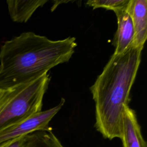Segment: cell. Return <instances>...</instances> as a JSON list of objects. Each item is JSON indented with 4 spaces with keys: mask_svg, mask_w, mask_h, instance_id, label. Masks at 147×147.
<instances>
[{
    "mask_svg": "<svg viewBox=\"0 0 147 147\" xmlns=\"http://www.w3.org/2000/svg\"><path fill=\"white\" fill-rule=\"evenodd\" d=\"M76 46L74 37L51 40L31 32L5 41L0 49V88L16 87L48 74L68 62Z\"/></svg>",
    "mask_w": 147,
    "mask_h": 147,
    "instance_id": "obj_1",
    "label": "cell"
},
{
    "mask_svg": "<svg viewBox=\"0 0 147 147\" xmlns=\"http://www.w3.org/2000/svg\"><path fill=\"white\" fill-rule=\"evenodd\" d=\"M142 49L130 47L113 54L90 91L95 102V127L103 137L121 139L125 108L141 63Z\"/></svg>",
    "mask_w": 147,
    "mask_h": 147,
    "instance_id": "obj_2",
    "label": "cell"
},
{
    "mask_svg": "<svg viewBox=\"0 0 147 147\" xmlns=\"http://www.w3.org/2000/svg\"><path fill=\"white\" fill-rule=\"evenodd\" d=\"M49 81L47 74L16 87L0 88V131L41 111Z\"/></svg>",
    "mask_w": 147,
    "mask_h": 147,
    "instance_id": "obj_3",
    "label": "cell"
},
{
    "mask_svg": "<svg viewBox=\"0 0 147 147\" xmlns=\"http://www.w3.org/2000/svg\"><path fill=\"white\" fill-rule=\"evenodd\" d=\"M64 103L65 99L61 98L60 103L56 106L33 114L28 118L1 130L0 144L36 131L51 129L49 126V123L60 111Z\"/></svg>",
    "mask_w": 147,
    "mask_h": 147,
    "instance_id": "obj_4",
    "label": "cell"
},
{
    "mask_svg": "<svg viewBox=\"0 0 147 147\" xmlns=\"http://www.w3.org/2000/svg\"><path fill=\"white\" fill-rule=\"evenodd\" d=\"M127 10L134 30L132 46L143 49L147 38V1L130 0Z\"/></svg>",
    "mask_w": 147,
    "mask_h": 147,
    "instance_id": "obj_5",
    "label": "cell"
},
{
    "mask_svg": "<svg viewBox=\"0 0 147 147\" xmlns=\"http://www.w3.org/2000/svg\"><path fill=\"white\" fill-rule=\"evenodd\" d=\"M127 9L115 13L118 27L113 40V45L115 47L114 55L122 53L133 45L134 30Z\"/></svg>",
    "mask_w": 147,
    "mask_h": 147,
    "instance_id": "obj_6",
    "label": "cell"
},
{
    "mask_svg": "<svg viewBox=\"0 0 147 147\" xmlns=\"http://www.w3.org/2000/svg\"><path fill=\"white\" fill-rule=\"evenodd\" d=\"M121 140L123 147H147L136 113L129 106L125 108L123 111Z\"/></svg>",
    "mask_w": 147,
    "mask_h": 147,
    "instance_id": "obj_7",
    "label": "cell"
},
{
    "mask_svg": "<svg viewBox=\"0 0 147 147\" xmlns=\"http://www.w3.org/2000/svg\"><path fill=\"white\" fill-rule=\"evenodd\" d=\"M47 2L45 0H8L6 3L11 20L17 23H25L38 7L42 6Z\"/></svg>",
    "mask_w": 147,
    "mask_h": 147,
    "instance_id": "obj_8",
    "label": "cell"
},
{
    "mask_svg": "<svg viewBox=\"0 0 147 147\" xmlns=\"http://www.w3.org/2000/svg\"><path fill=\"white\" fill-rule=\"evenodd\" d=\"M30 147H64L52 132V128L36 131L35 138Z\"/></svg>",
    "mask_w": 147,
    "mask_h": 147,
    "instance_id": "obj_9",
    "label": "cell"
},
{
    "mask_svg": "<svg viewBox=\"0 0 147 147\" xmlns=\"http://www.w3.org/2000/svg\"><path fill=\"white\" fill-rule=\"evenodd\" d=\"M130 0H89L86 2L88 6L93 9L103 8L113 10L114 13L127 9Z\"/></svg>",
    "mask_w": 147,
    "mask_h": 147,
    "instance_id": "obj_10",
    "label": "cell"
},
{
    "mask_svg": "<svg viewBox=\"0 0 147 147\" xmlns=\"http://www.w3.org/2000/svg\"><path fill=\"white\" fill-rule=\"evenodd\" d=\"M36 131L3 142L0 144V147H30L35 138Z\"/></svg>",
    "mask_w": 147,
    "mask_h": 147,
    "instance_id": "obj_11",
    "label": "cell"
}]
</instances>
